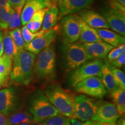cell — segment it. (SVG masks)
I'll return each instance as SVG.
<instances>
[{"mask_svg": "<svg viewBox=\"0 0 125 125\" xmlns=\"http://www.w3.org/2000/svg\"><path fill=\"white\" fill-rule=\"evenodd\" d=\"M35 54L23 49L19 51L13 57L10 78L14 82L28 85L33 75Z\"/></svg>", "mask_w": 125, "mask_h": 125, "instance_id": "cell-1", "label": "cell"}, {"mask_svg": "<svg viewBox=\"0 0 125 125\" xmlns=\"http://www.w3.org/2000/svg\"><path fill=\"white\" fill-rule=\"evenodd\" d=\"M45 94L59 114L70 119L74 118V97L68 90L57 85H52L45 90Z\"/></svg>", "mask_w": 125, "mask_h": 125, "instance_id": "cell-2", "label": "cell"}, {"mask_svg": "<svg viewBox=\"0 0 125 125\" xmlns=\"http://www.w3.org/2000/svg\"><path fill=\"white\" fill-rule=\"evenodd\" d=\"M29 110L33 116L34 121L38 123L60 114L41 90H35L31 95Z\"/></svg>", "mask_w": 125, "mask_h": 125, "instance_id": "cell-3", "label": "cell"}, {"mask_svg": "<svg viewBox=\"0 0 125 125\" xmlns=\"http://www.w3.org/2000/svg\"><path fill=\"white\" fill-rule=\"evenodd\" d=\"M56 58L54 48L51 45L38 53L34 62L33 73L39 78L53 77L56 70Z\"/></svg>", "mask_w": 125, "mask_h": 125, "instance_id": "cell-4", "label": "cell"}, {"mask_svg": "<svg viewBox=\"0 0 125 125\" xmlns=\"http://www.w3.org/2000/svg\"><path fill=\"white\" fill-rule=\"evenodd\" d=\"M63 54L65 69L67 71L77 69L90 60L82 44L79 42L70 43L65 42Z\"/></svg>", "mask_w": 125, "mask_h": 125, "instance_id": "cell-5", "label": "cell"}, {"mask_svg": "<svg viewBox=\"0 0 125 125\" xmlns=\"http://www.w3.org/2000/svg\"><path fill=\"white\" fill-rule=\"evenodd\" d=\"M74 118L82 122L93 121L98 103L93 98L81 94L74 97Z\"/></svg>", "mask_w": 125, "mask_h": 125, "instance_id": "cell-6", "label": "cell"}, {"mask_svg": "<svg viewBox=\"0 0 125 125\" xmlns=\"http://www.w3.org/2000/svg\"><path fill=\"white\" fill-rule=\"evenodd\" d=\"M104 62L100 59L86 62L83 64L75 70L70 78V83L74 87L78 83L86 78L92 76L101 77V71Z\"/></svg>", "mask_w": 125, "mask_h": 125, "instance_id": "cell-7", "label": "cell"}, {"mask_svg": "<svg viewBox=\"0 0 125 125\" xmlns=\"http://www.w3.org/2000/svg\"><path fill=\"white\" fill-rule=\"evenodd\" d=\"M74 88L78 93L99 98H103L107 93L101 78L98 76L86 78L78 83Z\"/></svg>", "mask_w": 125, "mask_h": 125, "instance_id": "cell-8", "label": "cell"}, {"mask_svg": "<svg viewBox=\"0 0 125 125\" xmlns=\"http://www.w3.org/2000/svg\"><path fill=\"white\" fill-rule=\"evenodd\" d=\"M60 26L56 25L52 29L46 30L44 33L36 37L29 43H26L25 50L34 54H38L39 53L52 45L60 31Z\"/></svg>", "mask_w": 125, "mask_h": 125, "instance_id": "cell-9", "label": "cell"}, {"mask_svg": "<svg viewBox=\"0 0 125 125\" xmlns=\"http://www.w3.org/2000/svg\"><path fill=\"white\" fill-rule=\"evenodd\" d=\"M125 12L110 6L103 10L102 16L109 28L122 36L125 35Z\"/></svg>", "mask_w": 125, "mask_h": 125, "instance_id": "cell-10", "label": "cell"}, {"mask_svg": "<svg viewBox=\"0 0 125 125\" xmlns=\"http://www.w3.org/2000/svg\"><path fill=\"white\" fill-rule=\"evenodd\" d=\"M62 29L65 42L72 43L79 40L80 36V27L76 13L67 15L62 20Z\"/></svg>", "mask_w": 125, "mask_h": 125, "instance_id": "cell-11", "label": "cell"}, {"mask_svg": "<svg viewBox=\"0 0 125 125\" xmlns=\"http://www.w3.org/2000/svg\"><path fill=\"white\" fill-rule=\"evenodd\" d=\"M95 0H57L58 20L67 15L75 13L88 8Z\"/></svg>", "mask_w": 125, "mask_h": 125, "instance_id": "cell-12", "label": "cell"}, {"mask_svg": "<svg viewBox=\"0 0 125 125\" xmlns=\"http://www.w3.org/2000/svg\"><path fill=\"white\" fill-rule=\"evenodd\" d=\"M119 117L116 107L114 103L104 102L98 105L93 121L116 123Z\"/></svg>", "mask_w": 125, "mask_h": 125, "instance_id": "cell-13", "label": "cell"}, {"mask_svg": "<svg viewBox=\"0 0 125 125\" xmlns=\"http://www.w3.org/2000/svg\"><path fill=\"white\" fill-rule=\"evenodd\" d=\"M82 46L86 52L89 60L105 59L108 53L114 48L103 41L83 43Z\"/></svg>", "mask_w": 125, "mask_h": 125, "instance_id": "cell-14", "label": "cell"}, {"mask_svg": "<svg viewBox=\"0 0 125 125\" xmlns=\"http://www.w3.org/2000/svg\"><path fill=\"white\" fill-rule=\"evenodd\" d=\"M51 4V0H26L21 10V24L26 25L36 12L49 7Z\"/></svg>", "mask_w": 125, "mask_h": 125, "instance_id": "cell-15", "label": "cell"}, {"mask_svg": "<svg viewBox=\"0 0 125 125\" xmlns=\"http://www.w3.org/2000/svg\"><path fill=\"white\" fill-rule=\"evenodd\" d=\"M78 15L86 24L95 29H108L107 21L101 14L91 9H82L78 12Z\"/></svg>", "mask_w": 125, "mask_h": 125, "instance_id": "cell-16", "label": "cell"}, {"mask_svg": "<svg viewBox=\"0 0 125 125\" xmlns=\"http://www.w3.org/2000/svg\"><path fill=\"white\" fill-rule=\"evenodd\" d=\"M76 18L80 27L79 43H90L103 41L98 35L96 29L88 26L78 14H76Z\"/></svg>", "mask_w": 125, "mask_h": 125, "instance_id": "cell-17", "label": "cell"}, {"mask_svg": "<svg viewBox=\"0 0 125 125\" xmlns=\"http://www.w3.org/2000/svg\"><path fill=\"white\" fill-rule=\"evenodd\" d=\"M16 97L15 90L13 88L0 90V113L8 115L15 106Z\"/></svg>", "mask_w": 125, "mask_h": 125, "instance_id": "cell-18", "label": "cell"}, {"mask_svg": "<svg viewBox=\"0 0 125 125\" xmlns=\"http://www.w3.org/2000/svg\"><path fill=\"white\" fill-rule=\"evenodd\" d=\"M97 31L101 40L111 46L117 47L121 45L125 44V37L119 35L114 31L109 30L108 29H97Z\"/></svg>", "mask_w": 125, "mask_h": 125, "instance_id": "cell-19", "label": "cell"}, {"mask_svg": "<svg viewBox=\"0 0 125 125\" xmlns=\"http://www.w3.org/2000/svg\"><path fill=\"white\" fill-rule=\"evenodd\" d=\"M59 9L57 5L52 4L48 7L43 18L42 22V30H48L56 25L58 20Z\"/></svg>", "mask_w": 125, "mask_h": 125, "instance_id": "cell-20", "label": "cell"}, {"mask_svg": "<svg viewBox=\"0 0 125 125\" xmlns=\"http://www.w3.org/2000/svg\"><path fill=\"white\" fill-rule=\"evenodd\" d=\"M100 78L106 90L110 93L119 89L118 85L115 82L109 68L108 62H106L105 64L103 65Z\"/></svg>", "mask_w": 125, "mask_h": 125, "instance_id": "cell-21", "label": "cell"}, {"mask_svg": "<svg viewBox=\"0 0 125 125\" xmlns=\"http://www.w3.org/2000/svg\"><path fill=\"white\" fill-rule=\"evenodd\" d=\"M48 8V7L40 9L32 15L31 20L26 24V27L30 31L33 33L39 31L42 25L44 16Z\"/></svg>", "mask_w": 125, "mask_h": 125, "instance_id": "cell-22", "label": "cell"}, {"mask_svg": "<svg viewBox=\"0 0 125 125\" xmlns=\"http://www.w3.org/2000/svg\"><path fill=\"white\" fill-rule=\"evenodd\" d=\"M8 119V125H17L21 123H29L34 121L32 115L26 110L20 111L10 115Z\"/></svg>", "mask_w": 125, "mask_h": 125, "instance_id": "cell-23", "label": "cell"}, {"mask_svg": "<svg viewBox=\"0 0 125 125\" xmlns=\"http://www.w3.org/2000/svg\"><path fill=\"white\" fill-rule=\"evenodd\" d=\"M111 98L116 107L119 116H125V91L119 88L111 93Z\"/></svg>", "mask_w": 125, "mask_h": 125, "instance_id": "cell-24", "label": "cell"}, {"mask_svg": "<svg viewBox=\"0 0 125 125\" xmlns=\"http://www.w3.org/2000/svg\"><path fill=\"white\" fill-rule=\"evenodd\" d=\"M3 44H4V53L8 57L13 59L15 56L18 52L16 46L13 41L9 35V31H4V38H3Z\"/></svg>", "mask_w": 125, "mask_h": 125, "instance_id": "cell-25", "label": "cell"}, {"mask_svg": "<svg viewBox=\"0 0 125 125\" xmlns=\"http://www.w3.org/2000/svg\"><path fill=\"white\" fill-rule=\"evenodd\" d=\"M13 59L5 55L0 57V83L4 82L10 74Z\"/></svg>", "mask_w": 125, "mask_h": 125, "instance_id": "cell-26", "label": "cell"}, {"mask_svg": "<svg viewBox=\"0 0 125 125\" xmlns=\"http://www.w3.org/2000/svg\"><path fill=\"white\" fill-rule=\"evenodd\" d=\"M23 6H20L15 9H12V15L9 21L8 27L7 31H10L12 30L19 28L21 25V14Z\"/></svg>", "mask_w": 125, "mask_h": 125, "instance_id": "cell-27", "label": "cell"}, {"mask_svg": "<svg viewBox=\"0 0 125 125\" xmlns=\"http://www.w3.org/2000/svg\"><path fill=\"white\" fill-rule=\"evenodd\" d=\"M12 9L10 7H4L0 6V30L7 31Z\"/></svg>", "mask_w": 125, "mask_h": 125, "instance_id": "cell-28", "label": "cell"}, {"mask_svg": "<svg viewBox=\"0 0 125 125\" xmlns=\"http://www.w3.org/2000/svg\"><path fill=\"white\" fill-rule=\"evenodd\" d=\"M38 125H71L70 118L59 114L56 116L46 119Z\"/></svg>", "mask_w": 125, "mask_h": 125, "instance_id": "cell-29", "label": "cell"}, {"mask_svg": "<svg viewBox=\"0 0 125 125\" xmlns=\"http://www.w3.org/2000/svg\"><path fill=\"white\" fill-rule=\"evenodd\" d=\"M9 33L12 40L13 41L18 52L25 49L26 43L23 40L21 29L20 28H16L12 30L9 31Z\"/></svg>", "mask_w": 125, "mask_h": 125, "instance_id": "cell-30", "label": "cell"}, {"mask_svg": "<svg viewBox=\"0 0 125 125\" xmlns=\"http://www.w3.org/2000/svg\"><path fill=\"white\" fill-rule=\"evenodd\" d=\"M109 67L119 88L125 90V75L124 73L116 67L112 66L108 62Z\"/></svg>", "mask_w": 125, "mask_h": 125, "instance_id": "cell-31", "label": "cell"}, {"mask_svg": "<svg viewBox=\"0 0 125 125\" xmlns=\"http://www.w3.org/2000/svg\"><path fill=\"white\" fill-rule=\"evenodd\" d=\"M21 31L23 40H24L25 43H26H26H29L31 41L33 40L34 38H36V37H38V36L42 35V34L44 33L45 31H46V30L45 31L42 30H41L40 31H38V32L33 33V32H32L27 29V27H26V25H24V26H23L22 28H21Z\"/></svg>", "mask_w": 125, "mask_h": 125, "instance_id": "cell-32", "label": "cell"}, {"mask_svg": "<svg viewBox=\"0 0 125 125\" xmlns=\"http://www.w3.org/2000/svg\"><path fill=\"white\" fill-rule=\"evenodd\" d=\"M125 45L122 44L117 46L116 48H113L107 54V59L108 62H113L116 60L121 55L125 54Z\"/></svg>", "mask_w": 125, "mask_h": 125, "instance_id": "cell-33", "label": "cell"}, {"mask_svg": "<svg viewBox=\"0 0 125 125\" xmlns=\"http://www.w3.org/2000/svg\"><path fill=\"white\" fill-rule=\"evenodd\" d=\"M109 63L112 66L116 67V68L122 67L125 63V54H122L116 60H114L113 62H109Z\"/></svg>", "mask_w": 125, "mask_h": 125, "instance_id": "cell-34", "label": "cell"}, {"mask_svg": "<svg viewBox=\"0 0 125 125\" xmlns=\"http://www.w3.org/2000/svg\"><path fill=\"white\" fill-rule=\"evenodd\" d=\"M26 0H8L9 5L12 9H15L20 6H24Z\"/></svg>", "mask_w": 125, "mask_h": 125, "instance_id": "cell-35", "label": "cell"}, {"mask_svg": "<svg viewBox=\"0 0 125 125\" xmlns=\"http://www.w3.org/2000/svg\"><path fill=\"white\" fill-rule=\"evenodd\" d=\"M70 121L71 125H90L91 124V121L82 122L74 118L70 119Z\"/></svg>", "mask_w": 125, "mask_h": 125, "instance_id": "cell-36", "label": "cell"}, {"mask_svg": "<svg viewBox=\"0 0 125 125\" xmlns=\"http://www.w3.org/2000/svg\"><path fill=\"white\" fill-rule=\"evenodd\" d=\"M4 31L0 30V57L4 53V44H3V38H4Z\"/></svg>", "mask_w": 125, "mask_h": 125, "instance_id": "cell-37", "label": "cell"}, {"mask_svg": "<svg viewBox=\"0 0 125 125\" xmlns=\"http://www.w3.org/2000/svg\"><path fill=\"white\" fill-rule=\"evenodd\" d=\"M0 125H8V119L5 115L0 113Z\"/></svg>", "mask_w": 125, "mask_h": 125, "instance_id": "cell-38", "label": "cell"}, {"mask_svg": "<svg viewBox=\"0 0 125 125\" xmlns=\"http://www.w3.org/2000/svg\"><path fill=\"white\" fill-rule=\"evenodd\" d=\"M0 6L4 7H10L9 5L8 0H0Z\"/></svg>", "mask_w": 125, "mask_h": 125, "instance_id": "cell-39", "label": "cell"}, {"mask_svg": "<svg viewBox=\"0 0 125 125\" xmlns=\"http://www.w3.org/2000/svg\"><path fill=\"white\" fill-rule=\"evenodd\" d=\"M94 123L96 125H117L116 123L100 122H98V121H94Z\"/></svg>", "mask_w": 125, "mask_h": 125, "instance_id": "cell-40", "label": "cell"}, {"mask_svg": "<svg viewBox=\"0 0 125 125\" xmlns=\"http://www.w3.org/2000/svg\"><path fill=\"white\" fill-rule=\"evenodd\" d=\"M117 125H125V116H121L120 119H118L117 121Z\"/></svg>", "mask_w": 125, "mask_h": 125, "instance_id": "cell-41", "label": "cell"}, {"mask_svg": "<svg viewBox=\"0 0 125 125\" xmlns=\"http://www.w3.org/2000/svg\"><path fill=\"white\" fill-rule=\"evenodd\" d=\"M17 125H38V123H36L35 122H31L29 123H21V124Z\"/></svg>", "mask_w": 125, "mask_h": 125, "instance_id": "cell-42", "label": "cell"}, {"mask_svg": "<svg viewBox=\"0 0 125 125\" xmlns=\"http://www.w3.org/2000/svg\"><path fill=\"white\" fill-rule=\"evenodd\" d=\"M119 4H121L123 7H125V0H116Z\"/></svg>", "mask_w": 125, "mask_h": 125, "instance_id": "cell-43", "label": "cell"}, {"mask_svg": "<svg viewBox=\"0 0 125 125\" xmlns=\"http://www.w3.org/2000/svg\"><path fill=\"white\" fill-rule=\"evenodd\" d=\"M57 0H51V4H57Z\"/></svg>", "mask_w": 125, "mask_h": 125, "instance_id": "cell-44", "label": "cell"}, {"mask_svg": "<svg viewBox=\"0 0 125 125\" xmlns=\"http://www.w3.org/2000/svg\"><path fill=\"white\" fill-rule=\"evenodd\" d=\"M90 125H96L95 124L94 121H91V124H90Z\"/></svg>", "mask_w": 125, "mask_h": 125, "instance_id": "cell-45", "label": "cell"}, {"mask_svg": "<svg viewBox=\"0 0 125 125\" xmlns=\"http://www.w3.org/2000/svg\"><path fill=\"white\" fill-rule=\"evenodd\" d=\"M0 87H1V86H0Z\"/></svg>", "mask_w": 125, "mask_h": 125, "instance_id": "cell-46", "label": "cell"}]
</instances>
